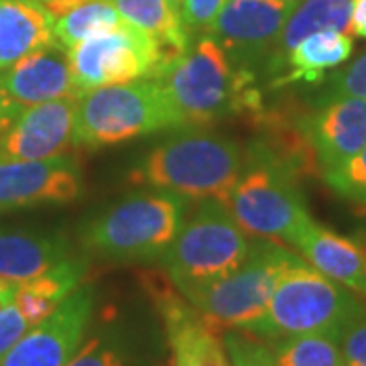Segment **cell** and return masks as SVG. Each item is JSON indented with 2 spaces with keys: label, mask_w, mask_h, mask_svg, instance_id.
Listing matches in <instances>:
<instances>
[{
  "label": "cell",
  "mask_w": 366,
  "mask_h": 366,
  "mask_svg": "<svg viewBox=\"0 0 366 366\" xmlns=\"http://www.w3.org/2000/svg\"><path fill=\"white\" fill-rule=\"evenodd\" d=\"M157 78L169 94L182 129H204L228 114L242 110L259 114L262 108L252 71L232 66L208 33L167 61Z\"/></svg>",
  "instance_id": "obj_1"
},
{
  "label": "cell",
  "mask_w": 366,
  "mask_h": 366,
  "mask_svg": "<svg viewBox=\"0 0 366 366\" xmlns=\"http://www.w3.org/2000/svg\"><path fill=\"white\" fill-rule=\"evenodd\" d=\"M244 169L240 144L204 129H187L153 147L131 175L132 183L177 194L183 199L226 204Z\"/></svg>",
  "instance_id": "obj_2"
},
{
  "label": "cell",
  "mask_w": 366,
  "mask_h": 366,
  "mask_svg": "<svg viewBox=\"0 0 366 366\" xmlns=\"http://www.w3.org/2000/svg\"><path fill=\"white\" fill-rule=\"evenodd\" d=\"M366 315V305L348 287L297 259L283 273L262 315L247 330L261 340H283L303 334H342Z\"/></svg>",
  "instance_id": "obj_3"
},
{
  "label": "cell",
  "mask_w": 366,
  "mask_h": 366,
  "mask_svg": "<svg viewBox=\"0 0 366 366\" xmlns=\"http://www.w3.org/2000/svg\"><path fill=\"white\" fill-rule=\"evenodd\" d=\"M185 222V199L155 189L120 199L92 220L84 232V249L118 262L161 261Z\"/></svg>",
  "instance_id": "obj_4"
},
{
  "label": "cell",
  "mask_w": 366,
  "mask_h": 366,
  "mask_svg": "<svg viewBox=\"0 0 366 366\" xmlns=\"http://www.w3.org/2000/svg\"><path fill=\"white\" fill-rule=\"evenodd\" d=\"M179 129V118L159 78L86 92L78 102L74 147H106Z\"/></svg>",
  "instance_id": "obj_5"
},
{
  "label": "cell",
  "mask_w": 366,
  "mask_h": 366,
  "mask_svg": "<svg viewBox=\"0 0 366 366\" xmlns=\"http://www.w3.org/2000/svg\"><path fill=\"white\" fill-rule=\"evenodd\" d=\"M249 250V238L226 204L204 199L196 214L183 222L161 262L171 285L187 295L232 273L247 259Z\"/></svg>",
  "instance_id": "obj_6"
},
{
  "label": "cell",
  "mask_w": 366,
  "mask_h": 366,
  "mask_svg": "<svg viewBox=\"0 0 366 366\" xmlns=\"http://www.w3.org/2000/svg\"><path fill=\"white\" fill-rule=\"evenodd\" d=\"M297 182L300 175L261 144L254 153L244 155V169L226 208L244 232L289 242L312 220Z\"/></svg>",
  "instance_id": "obj_7"
},
{
  "label": "cell",
  "mask_w": 366,
  "mask_h": 366,
  "mask_svg": "<svg viewBox=\"0 0 366 366\" xmlns=\"http://www.w3.org/2000/svg\"><path fill=\"white\" fill-rule=\"evenodd\" d=\"M297 259L300 254L273 238H259L250 242L249 254L238 269L183 297L220 332L247 330L261 317L279 279Z\"/></svg>",
  "instance_id": "obj_8"
},
{
  "label": "cell",
  "mask_w": 366,
  "mask_h": 366,
  "mask_svg": "<svg viewBox=\"0 0 366 366\" xmlns=\"http://www.w3.org/2000/svg\"><path fill=\"white\" fill-rule=\"evenodd\" d=\"M67 59L84 96L104 86L157 78L173 57L163 51L153 37L124 21L67 49Z\"/></svg>",
  "instance_id": "obj_9"
},
{
  "label": "cell",
  "mask_w": 366,
  "mask_h": 366,
  "mask_svg": "<svg viewBox=\"0 0 366 366\" xmlns=\"http://www.w3.org/2000/svg\"><path fill=\"white\" fill-rule=\"evenodd\" d=\"M300 2L228 0L208 35L220 43L232 66L244 71L271 59L279 35Z\"/></svg>",
  "instance_id": "obj_10"
},
{
  "label": "cell",
  "mask_w": 366,
  "mask_h": 366,
  "mask_svg": "<svg viewBox=\"0 0 366 366\" xmlns=\"http://www.w3.org/2000/svg\"><path fill=\"white\" fill-rule=\"evenodd\" d=\"M96 289L79 285L51 315L31 326L0 366H66L88 336Z\"/></svg>",
  "instance_id": "obj_11"
},
{
  "label": "cell",
  "mask_w": 366,
  "mask_h": 366,
  "mask_svg": "<svg viewBox=\"0 0 366 366\" xmlns=\"http://www.w3.org/2000/svg\"><path fill=\"white\" fill-rule=\"evenodd\" d=\"M84 196L81 165L71 155L41 161H0V214L67 206Z\"/></svg>",
  "instance_id": "obj_12"
},
{
  "label": "cell",
  "mask_w": 366,
  "mask_h": 366,
  "mask_svg": "<svg viewBox=\"0 0 366 366\" xmlns=\"http://www.w3.org/2000/svg\"><path fill=\"white\" fill-rule=\"evenodd\" d=\"M79 98H57L23 108L0 141V161H41L66 155L74 147Z\"/></svg>",
  "instance_id": "obj_13"
},
{
  "label": "cell",
  "mask_w": 366,
  "mask_h": 366,
  "mask_svg": "<svg viewBox=\"0 0 366 366\" xmlns=\"http://www.w3.org/2000/svg\"><path fill=\"white\" fill-rule=\"evenodd\" d=\"M165 324L171 366H234L218 327L206 322L182 293L153 287Z\"/></svg>",
  "instance_id": "obj_14"
},
{
  "label": "cell",
  "mask_w": 366,
  "mask_h": 366,
  "mask_svg": "<svg viewBox=\"0 0 366 366\" xmlns=\"http://www.w3.org/2000/svg\"><path fill=\"white\" fill-rule=\"evenodd\" d=\"M300 127L322 173L340 167L366 144V98H336L301 114Z\"/></svg>",
  "instance_id": "obj_15"
},
{
  "label": "cell",
  "mask_w": 366,
  "mask_h": 366,
  "mask_svg": "<svg viewBox=\"0 0 366 366\" xmlns=\"http://www.w3.org/2000/svg\"><path fill=\"white\" fill-rule=\"evenodd\" d=\"M0 86L21 108L69 96L81 98L67 51L61 45L29 53L9 69L0 71Z\"/></svg>",
  "instance_id": "obj_16"
},
{
  "label": "cell",
  "mask_w": 366,
  "mask_h": 366,
  "mask_svg": "<svg viewBox=\"0 0 366 366\" xmlns=\"http://www.w3.org/2000/svg\"><path fill=\"white\" fill-rule=\"evenodd\" d=\"M289 244L300 250L303 261L320 273L366 300L365 252L360 244L314 220L303 224Z\"/></svg>",
  "instance_id": "obj_17"
},
{
  "label": "cell",
  "mask_w": 366,
  "mask_h": 366,
  "mask_svg": "<svg viewBox=\"0 0 366 366\" xmlns=\"http://www.w3.org/2000/svg\"><path fill=\"white\" fill-rule=\"evenodd\" d=\"M55 39V16L43 0H0V71Z\"/></svg>",
  "instance_id": "obj_18"
},
{
  "label": "cell",
  "mask_w": 366,
  "mask_h": 366,
  "mask_svg": "<svg viewBox=\"0 0 366 366\" xmlns=\"http://www.w3.org/2000/svg\"><path fill=\"white\" fill-rule=\"evenodd\" d=\"M74 252L61 234L0 230V281L21 285L35 279Z\"/></svg>",
  "instance_id": "obj_19"
},
{
  "label": "cell",
  "mask_w": 366,
  "mask_h": 366,
  "mask_svg": "<svg viewBox=\"0 0 366 366\" xmlns=\"http://www.w3.org/2000/svg\"><path fill=\"white\" fill-rule=\"evenodd\" d=\"M354 51L352 37L342 31H317L301 39L285 57L283 76L273 81V88L287 84H322L327 71L340 67Z\"/></svg>",
  "instance_id": "obj_20"
},
{
  "label": "cell",
  "mask_w": 366,
  "mask_h": 366,
  "mask_svg": "<svg viewBox=\"0 0 366 366\" xmlns=\"http://www.w3.org/2000/svg\"><path fill=\"white\" fill-rule=\"evenodd\" d=\"M90 261L86 257L71 254L39 277L21 283L16 287L14 303L25 315L29 326H35L47 315H51L79 285H84Z\"/></svg>",
  "instance_id": "obj_21"
},
{
  "label": "cell",
  "mask_w": 366,
  "mask_h": 366,
  "mask_svg": "<svg viewBox=\"0 0 366 366\" xmlns=\"http://www.w3.org/2000/svg\"><path fill=\"white\" fill-rule=\"evenodd\" d=\"M350 9H352V0H303L300 2L279 35L273 55L267 61V69L283 71L287 53L312 33L327 31V29L350 33Z\"/></svg>",
  "instance_id": "obj_22"
},
{
  "label": "cell",
  "mask_w": 366,
  "mask_h": 366,
  "mask_svg": "<svg viewBox=\"0 0 366 366\" xmlns=\"http://www.w3.org/2000/svg\"><path fill=\"white\" fill-rule=\"evenodd\" d=\"M129 25L141 29L157 41L169 57L189 49V33L182 11L169 0H108Z\"/></svg>",
  "instance_id": "obj_23"
},
{
  "label": "cell",
  "mask_w": 366,
  "mask_h": 366,
  "mask_svg": "<svg viewBox=\"0 0 366 366\" xmlns=\"http://www.w3.org/2000/svg\"><path fill=\"white\" fill-rule=\"evenodd\" d=\"M122 23L124 19L108 0H88L55 19V39L67 51L92 35L110 31Z\"/></svg>",
  "instance_id": "obj_24"
},
{
  "label": "cell",
  "mask_w": 366,
  "mask_h": 366,
  "mask_svg": "<svg viewBox=\"0 0 366 366\" xmlns=\"http://www.w3.org/2000/svg\"><path fill=\"white\" fill-rule=\"evenodd\" d=\"M277 366H346L340 338L330 334H303L277 340L271 346Z\"/></svg>",
  "instance_id": "obj_25"
},
{
  "label": "cell",
  "mask_w": 366,
  "mask_h": 366,
  "mask_svg": "<svg viewBox=\"0 0 366 366\" xmlns=\"http://www.w3.org/2000/svg\"><path fill=\"white\" fill-rule=\"evenodd\" d=\"M132 354L124 340L112 334L102 332L86 338L78 352L69 358L66 366H132Z\"/></svg>",
  "instance_id": "obj_26"
},
{
  "label": "cell",
  "mask_w": 366,
  "mask_h": 366,
  "mask_svg": "<svg viewBox=\"0 0 366 366\" xmlns=\"http://www.w3.org/2000/svg\"><path fill=\"white\" fill-rule=\"evenodd\" d=\"M324 179L336 194L366 208V144L340 167L326 171Z\"/></svg>",
  "instance_id": "obj_27"
},
{
  "label": "cell",
  "mask_w": 366,
  "mask_h": 366,
  "mask_svg": "<svg viewBox=\"0 0 366 366\" xmlns=\"http://www.w3.org/2000/svg\"><path fill=\"white\" fill-rule=\"evenodd\" d=\"M222 338L234 366H277L269 342L242 330H226Z\"/></svg>",
  "instance_id": "obj_28"
},
{
  "label": "cell",
  "mask_w": 366,
  "mask_h": 366,
  "mask_svg": "<svg viewBox=\"0 0 366 366\" xmlns=\"http://www.w3.org/2000/svg\"><path fill=\"white\" fill-rule=\"evenodd\" d=\"M336 98H366V53L348 67L332 74L322 102Z\"/></svg>",
  "instance_id": "obj_29"
},
{
  "label": "cell",
  "mask_w": 366,
  "mask_h": 366,
  "mask_svg": "<svg viewBox=\"0 0 366 366\" xmlns=\"http://www.w3.org/2000/svg\"><path fill=\"white\" fill-rule=\"evenodd\" d=\"M228 0H183L182 19L187 33H208Z\"/></svg>",
  "instance_id": "obj_30"
},
{
  "label": "cell",
  "mask_w": 366,
  "mask_h": 366,
  "mask_svg": "<svg viewBox=\"0 0 366 366\" xmlns=\"http://www.w3.org/2000/svg\"><path fill=\"white\" fill-rule=\"evenodd\" d=\"M29 327H31L29 322L25 320V315L21 314L14 301L0 312V360L21 340V336Z\"/></svg>",
  "instance_id": "obj_31"
},
{
  "label": "cell",
  "mask_w": 366,
  "mask_h": 366,
  "mask_svg": "<svg viewBox=\"0 0 366 366\" xmlns=\"http://www.w3.org/2000/svg\"><path fill=\"white\" fill-rule=\"evenodd\" d=\"M342 356L346 366H360L366 362V315L356 320L340 338Z\"/></svg>",
  "instance_id": "obj_32"
},
{
  "label": "cell",
  "mask_w": 366,
  "mask_h": 366,
  "mask_svg": "<svg viewBox=\"0 0 366 366\" xmlns=\"http://www.w3.org/2000/svg\"><path fill=\"white\" fill-rule=\"evenodd\" d=\"M23 112V108L11 100V96L2 90L0 86V141L4 139V134L11 131V127L14 124V120L19 118V114Z\"/></svg>",
  "instance_id": "obj_33"
},
{
  "label": "cell",
  "mask_w": 366,
  "mask_h": 366,
  "mask_svg": "<svg viewBox=\"0 0 366 366\" xmlns=\"http://www.w3.org/2000/svg\"><path fill=\"white\" fill-rule=\"evenodd\" d=\"M350 33L366 39V0H352L350 9Z\"/></svg>",
  "instance_id": "obj_34"
},
{
  "label": "cell",
  "mask_w": 366,
  "mask_h": 366,
  "mask_svg": "<svg viewBox=\"0 0 366 366\" xmlns=\"http://www.w3.org/2000/svg\"><path fill=\"white\" fill-rule=\"evenodd\" d=\"M43 2H45V6L51 11L53 16L57 19V16L69 13L71 9H76V6L84 4V2H88V0H43Z\"/></svg>",
  "instance_id": "obj_35"
},
{
  "label": "cell",
  "mask_w": 366,
  "mask_h": 366,
  "mask_svg": "<svg viewBox=\"0 0 366 366\" xmlns=\"http://www.w3.org/2000/svg\"><path fill=\"white\" fill-rule=\"evenodd\" d=\"M16 287L14 283H9V281H0V312L11 305L14 301V295H16Z\"/></svg>",
  "instance_id": "obj_36"
},
{
  "label": "cell",
  "mask_w": 366,
  "mask_h": 366,
  "mask_svg": "<svg viewBox=\"0 0 366 366\" xmlns=\"http://www.w3.org/2000/svg\"><path fill=\"white\" fill-rule=\"evenodd\" d=\"M171 4H175V6H177V9H179V11H182V4H183V0H169Z\"/></svg>",
  "instance_id": "obj_37"
},
{
  "label": "cell",
  "mask_w": 366,
  "mask_h": 366,
  "mask_svg": "<svg viewBox=\"0 0 366 366\" xmlns=\"http://www.w3.org/2000/svg\"><path fill=\"white\" fill-rule=\"evenodd\" d=\"M365 271H366V254H365Z\"/></svg>",
  "instance_id": "obj_38"
},
{
  "label": "cell",
  "mask_w": 366,
  "mask_h": 366,
  "mask_svg": "<svg viewBox=\"0 0 366 366\" xmlns=\"http://www.w3.org/2000/svg\"><path fill=\"white\" fill-rule=\"evenodd\" d=\"M291 2H300V0H291Z\"/></svg>",
  "instance_id": "obj_39"
},
{
  "label": "cell",
  "mask_w": 366,
  "mask_h": 366,
  "mask_svg": "<svg viewBox=\"0 0 366 366\" xmlns=\"http://www.w3.org/2000/svg\"><path fill=\"white\" fill-rule=\"evenodd\" d=\"M360 366H366V362H365V365H360Z\"/></svg>",
  "instance_id": "obj_40"
}]
</instances>
